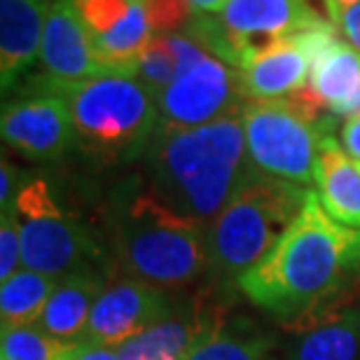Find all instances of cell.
Masks as SVG:
<instances>
[{
	"instance_id": "cell-1",
	"label": "cell",
	"mask_w": 360,
	"mask_h": 360,
	"mask_svg": "<svg viewBox=\"0 0 360 360\" xmlns=\"http://www.w3.org/2000/svg\"><path fill=\"white\" fill-rule=\"evenodd\" d=\"M360 229L337 222L309 192L300 218L292 222L262 262L241 274L236 283L255 307L278 319L337 302V295L358 285Z\"/></svg>"
},
{
	"instance_id": "cell-2",
	"label": "cell",
	"mask_w": 360,
	"mask_h": 360,
	"mask_svg": "<svg viewBox=\"0 0 360 360\" xmlns=\"http://www.w3.org/2000/svg\"><path fill=\"white\" fill-rule=\"evenodd\" d=\"M143 157L157 197L204 227L257 174L241 112L194 129L157 127Z\"/></svg>"
},
{
	"instance_id": "cell-3",
	"label": "cell",
	"mask_w": 360,
	"mask_h": 360,
	"mask_svg": "<svg viewBox=\"0 0 360 360\" xmlns=\"http://www.w3.org/2000/svg\"><path fill=\"white\" fill-rule=\"evenodd\" d=\"M112 250L127 276L162 290L197 281L208 262V227L141 190L124 201L112 222Z\"/></svg>"
},
{
	"instance_id": "cell-4",
	"label": "cell",
	"mask_w": 360,
	"mask_h": 360,
	"mask_svg": "<svg viewBox=\"0 0 360 360\" xmlns=\"http://www.w3.org/2000/svg\"><path fill=\"white\" fill-rule=\"evenodd\" d=\"M40 89L66 101L77 146L96 162L120 164L143 155L160 127L157 96L134 73L105 70L73 84L45 77Z\"/></svg>"
},
{
	"instance_id": "cell-5",
	"label": "cell",
	"mask_w": 360,
	"mask_h": 360,
	"mask_svg": "<svg viewBox=\"0 0 360 360\" xmlns=\"http://www.w3.org/2000/svg\"><path fill=\"white\" fill-rule=\"evenodd\" d=\"M309 192L257 171L208 225L211 269L239 278L262 262L300 218Z\"/></svg>"
},
{
	"instance_id": "cell-6",
	"label": "cell",
	"mask_w": 360,
	"mask_h": 360,
	"mask_svg": "<svg viewBox=\"0 0 360 360\" xmlns=\"http://www.w3.org/2000/svg\"><path fill=\"white\" fill-rule=\"evenodd\" d=\"M321 21L326 17L307 0H225L220 12L194 14L183 33L241 70L257 52L297 38Z\"/></svg>"
},
{
	"instance_id": "cell-7",
	"label": "cell",
	"mask_w": 360,
	"mask_h": 360,
	"mask_svg": "<svg viewBox=\"0 0 360 360\" xmlns=\"http://www.w3.org/2000/svg\"><path fill=\"white\" fill-rule=\"evenodd\" d=\"M246 148L253 167L264 176L309 187L330 124L314 122L288 98L248 101L241 110Z\"/></svg>"
},
{
	"instance_id": "cell-8",
	"label": "cell",
	"mask_w": 360,
	"mask_h": 360,
	"mask_svg": "<svg viewBox=\"0 0 360 360\" xmlns=\"http://www.w3.org/2000/svg\"><path fill=\"white\" fill-rule=\"evenodd\" d=\"M10 211L19 225L24 269L61 281L87 269L84 264L98 253L91 236L73 215L56 204L42 178L21 183Z\"/></svg>"
},
{
	"instance_id": "cell-9",
	"label": "cell",
	"mask_w": 360,
	"mask_h": 360,
	"mask_svg": "<svg viewBox=\"0 0 360 360\" xmlns=\"http://www.w3.org/2000/svg\"><path fill=\"white\" fill-rule=\"evenodd\" d=\"M248 103L241 73L218 56L204 52L183 75L157 94L160 127L194 129L234 112Z\"/></svg>"
},
{
	"instance_id": "cell-10",
	"label": "cell",
	"mask_w": 360,
	"mask_h": 360,
	"mask_svg": "<svg viewBox=\"0 0 360 360\" xmlns=\"http://www.w3.org/2000/svg\"><path fill=\"white\" fill-rule=\"evenodd\" d=\"M169 316H174V309L162 288L124 274L103 285L91 309L82 344L120 347Z\"/></svg>"
},
{
	"instance_id": "cell-11",
	"label": "cell",
	"mask_w": 360,
	"mask_h": 360,
	"mask_svg": "<svg viewBox=\"0 0 360 360\" xmlns=\"http://www.w3.org/2000/svg\"><path fill=\"white\" fill-rule=\"evenodd\" d=\"M0 134L5 146L35 162L61 160L70 146L77 143L66 101L45 89L5 103Z\"/></svg>"
},
{
	"instance_id": "cell-12",
	"label": "cell",
	"mask_w": 360,
	"mask_h": 360,
	"mask_svg": "<svg viewBox=\"0 0 360 360\" xmlns=\"http://www.w3.org/2000/svg\"><path fill=\"white\" fill-rule=\"evenodd\" d=\"M105 70L131 73L155 31L143 0H73Z\"/></svg>"
},
{
	"instance_id": "cell-13",
	"label": "cell",
	"mask_w": 360,
	"mask_h": 360,
	"mask_svg": "<svg viewBox=\"0 0 360 360\" xmlns=\"http://www.w3.org/2000/svg\"><path fill=\"white\" fill-rule=\"evenodd\" d=\"M38 61L49 80L73 84L105 73L91 35L73 0H54L49 5Z\"/></svg>"
},
{
	"instance_id": "cell-14",
	"label": "cell",
	"mask_w": 360,
	"mask_h": 360,
	"mask_svg": "<svg viewBox=\"0 0 360 360\" xmlns=\"http://www.w3.org/2000/svg\"><path fill=\"white\" fill-rule=\"evenodd\" d=\"M288 360H360V302H333L288 326Z\"/></svg>"
},
{
	"instance_id": "cell-15",
	"label": "cell",
	"mask_w": 360,
	"mask_h": 360,
	"mask_svg": "<svg viewBox=\"0 0 360 360\" xmlns=\"http://www.w3.org/2000/svg\"><path fill=\"white\" fill-rule=\"evenodd\" d=\"M47 0H0V82L7 91L40 56Z\"/></svg>"
},
{
	"instance_id": "cell-16",
	"label": "cell",
	"mask_w": 360,
	"mask_h": 360,
	"mask_svg": "<svg viewBox=\"0 0 360 360\" xmlns=\"http://www.w3.org/2000/svg\"><path fill=\"white\" fill-rule=\"evenodd\" d=\"M309 70L311 61L292 38L257 52L239 73L248 101H281L307 87Z\"/></svg>"
},
{
	"instance_id": "cell-17",
	"label": "cell",
	"mask_w": 360,
	"mask_h": 360,
	"mask_svg": "<svg viewBox=\"0 0 360 360\" xmlns=\"http://www.w3.org/2000/svg\"><path fill=\"white\" fill-rule=\"evenodd\" d=\"M314 183L323 208L342 225L360 229V164L344 153L333 136L321 143Z\"/></svg>"
},
{
	"instance_id": "cell-18",
	"label": "cell",
	"mask_w": 360,
	"mask_h": 360,
	"mask_svg": "<svg viewBox=\"0 0 360 360\" xmlns=\"http://www.w3.org/2000/svg\"><path fill=\"white\" fill-rule=\"evenodd\" d=\"M103 285V278L89 269L61 278L40 316L38 326L56 340L82 344L91 309L96 304Z\"/></svg>"
},
{
	"instance_id": "cell-19",
	"label": "cell",
	"mask_w": 360,
	"mask_h": 360,
	"mask_svg": "<svg viewBox=\"0 0 360 360\" xmlns=\"http://www.w3.org/2000/svg\"><path fill=\"white\" fill-rule=\"evenodd\" d=\"M208 326L201 316H169L146 333L120 344V360H183L199 333Z\"/></svg>"
},
{
	"instance_id": "cell-20",
	"label": "cell",
	"mask_w": 360,
	"mask_h": 360,
	"mask_svg": "<svg viewBox=\"0 0 360 360\" xmlns=\"http://www.w3.org/2000/svg\"><path fill=\"white\" fill-rule=\"evenodd\" d=\"M204 52L206 49L199 42H194L187 33L155 35L131 73L157 96L176 77L183 75Z\"/></svg>"
},
{
	"instance_id": "cell-21",
	"label": "cell",
	"mask_w": 360,
	"mask_h": 360,
	"mask_svg": "<svg viewBox=\"0 0 360 360\" xmlns=\"http://www.w3.org/2000/svg\"><path fill=\"white\" fill-rule=\"evenodd\" d=\"M59 278L33 269H19L0 283V323L3 330L33 326L40 321Z\"/></svg>"
},
{
	"instance_id": "cell-22",
	"label": "cell",
	"mask_w": 360,
	"mask_h": 360,
	"mask_svg": "<svg viewBox=\"0 0 360 360\" xmlns=\"http://www.w3.org/2000/svg\"><path fill=\"white\" fill-rule=\"evenodd\" d=\"M271 342L253 330H229L225 323H211L201 330L183 360H269Z\"/></svg>"
},
{
	"instance_id": "cell-23",
	"label": "cell",
	"mask_w": 360,
	"mask_h": 360,
	"mask_svg": "<svg viewBox=\"0 0 360 360\" xmlns=\"http://www.w3.org/2000/svg\"><path fill=\"white\" fill-rule=\"evenodd\" d=\"M80 344L56 340L38 323L3 330L0 354L3 360H70Z\"/></svg>"
},
{
	"instance_id": "cell-24",
	"label": "cell",
	"mask_w": 360,
	"mask_h": 360,
	"mask_svg": "<svg viewBox=\"0 0 360 360\" xmlns=\"http://www.w3.org/2000/svg\"><path fill=\"white\" fill-rule=\"evenodd\" d=\"M143 3H146L155 35L183 33L197 14L190 0H143Z\"/></svg>"
},
{
	"instance_id": "cell-25",
	"label": "cell",
	"mask_w": 360,
	"mask_h": 360,
	"mask_svg": "<svg viewBox=\"0 0 360 360\" xmlns=\"http://www.w3.org/2000/svg\"><path fill=\"white\" fill-rule=\"evenodd\" d=\"M21 260V236L19 225L12 211L0 213V283L12 278L19 271Z\"/></svg>"
},
{
	"instance_id": "cell-26",
	"label": "cell",
	"mask_w": 360,
	"mask_h": 360,
	"mask_svg": "<svg viewBox=\"0 0 360 360\" xmlns=\"http://www.w3.org/2000/svg\"><path fill=\"white\" fill-rule=\"evenodd\" d=\"M326 7H328L330 21L340 28L344 40L360 52V0H356V3H344V5L326 3Z\"/></svg>"
},
{
	"instance_id": "cell-27",
	"label": "cell",
	"mask_w": 360,
	"mask_h": 360,
	"mask_svg": "<svg viewBox=\"0 0 360 360\" xmlns=\"http://www.w3.org/2000/svg\"><path fill=\"white\" fill-rule=\"evenodd\" d=\"M17 178H19L17 167H12L7 162V157H3V162H0V211H10L14 199H17V192L21 187L17 185Z\"/></svg>"
},
{
	"instance_id": "cell-28",
	"label": "cell",
	"mask_w": 360,
	"mask_h": 360,
	"mask_svg": "<svg viewBox=\"0 0 360 360\" xmlns=\"http://www.w3.org/2000/svg\"><path fill=\"white\" fill-rule=\"evenodd\" d=\"M340 146L356 164H360V115L344 120L340 129Z\"/></svg>"
},
{
	"instance_id": "cell-29",
	"label": "cell",
	"mask_w": 360,
	"mask_h": 360,
	"mask_svg": "<svg viewBox=\"0 0 360 360\" xmlns=\"http://www.w3.org/2000/svg\"><path fill=\"white\" fill-rule=\"evenodd\" d=\"M70 360H120L117 347H101V344H80Z\"/></svg>"
},
{
	"instance_id": "cell-30",
	"label": "cell",
	"mask_w": 360,
	"mask_h": 360,
	"mask_svg": "<svg viewBox=\"0 0 360 360\" xmlns=\"http://www.w3.org/2000/svg\"><path fill=\"white\" fill-rule=\"evenodd\" d=\"M190 5L194 7V12H199V14H215V12H220L225 0H190Z\"/></svg>"
},
{
	"instance_id": "cell-31",
	"label": "cell",
	"mask_w": 360,
	"mask_h": 360,
	"mask_svg": "<svg viewBox=\"0 0 360 360\" xmlns=\"http://www.w3.org/2000/svg\"><path fill=\"white\" fill-rule=\"evenodd\" d=\"M326 3H337V5H344V3H356V0H326Z\"/></svg>"
}]
</instances>
